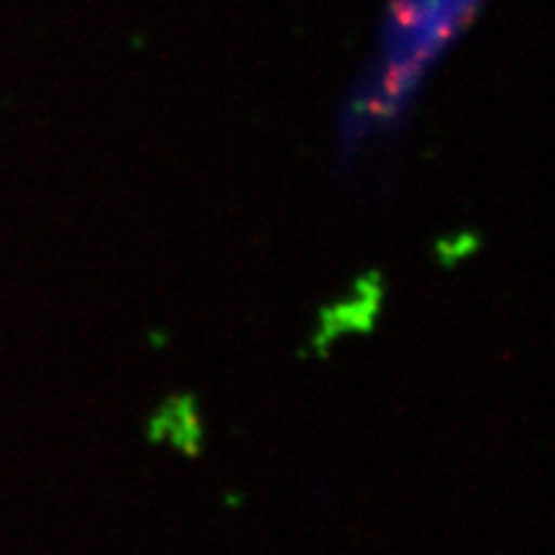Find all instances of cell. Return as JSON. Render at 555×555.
Instances as JSON below:
<instances>
[{
  "instance_id": "6da1fadb",
  "label": "cell",
  "mask_w": 555,
  "mask_h": 555,
  "mask_svg": "<svg viewBox=\"0 0 555 555\" xmlns=\"http://www.w3.org/2000/svg\"><path fill=\"white\" fill-rule=\"evenodd\" d=\"M478 0H393L384 34L337 121L343 163L363 157L404 127L437 62L474 16Z\"/></svg>"
}]
</instances>
